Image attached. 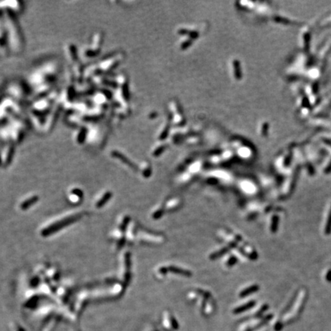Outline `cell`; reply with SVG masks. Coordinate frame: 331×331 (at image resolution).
Listing matches in <instances>:
<instances>
[{
    "mask_svg": "<svg viewBox=\"0 0 331 331\" xmlns=\"http://www.w3.org/2000/svg\"><path fill=\"white\" fill-rule=\"evenodd\" d=\"M167 269L168 271H171V272L176 274V275H183V277H191V272L186 271L185 269L183 270L182 268H178V267H176V266H169V267H167Z\"/></svg>",
    "mask_w": 331,
    "mask_h": 331,
    "instance_id": "obj_1",
    "label": "cell"
},
{
    "mask_svg": "<svg viewBox=\"0 0 331 331\" xmlns=\"http://www.w3.org/2000/svg\"><path fill=\"white\" fill-rule=\"evenodd\" d=\"M228 251H229V248H228L227 247H226V248H222V249H219V250L216 251V252L211 254L209 256L210 259H212V260H215V259L218 258L220 256L223 255L224 254H226V252H228Z\"/></svg>",
    "mask_w": 331,
    "mask_h": 331,
    "instance_id": "obj_2",
    "label": "cell"
},
{
    "mask_svg": "<svg viewBox=\"0 0 331 331\" xmlns=\"http://www.w3.org/2000/svg\"><path fill=\"white\" fill-rule=\"evenodd\" d=\"M258 290V285H251L249 287H246L245 289H244L243 291H241V292L240 293V295L241 297H245L246 295H248L251 293L255 292L256 291Z\"/></svg>",
    "mask_w": 331,
    "mask_h": 331,
    "instance_id": "obj_3",
    "label": "cell"
},
{
    "mask_svg": "<svg viewBox=\"0 0 331 331\" xmlns=\"http://www.w3.org/2000/svg\"><path fill=\"white\" fill-rule=\"evenodd\" d=\"M180 203H181V202H180L179 199H173L170 202L167 203V205H166V209H167L168 210H169V211H172V210L174 209H176L179 207Z\"/></svg>",
    "mask_w": 331,
    "mask_h": 331,
    "instance_id": "obj_4",
    "label": "cell"
},
{
    "mask_svg": "<svg viewBox=\"0 0 331 331\" xmlns=\"http://www.w3.org/2000/svg\"><path fill=\"white\" fill-rule=\"evenodd\" d=\"M237 261V259L235 257L234 255H230L226 259L225 261V265L227 267V268H231L235 264V262Z\"/></svg>",
    "mask_w": 331,
    "mask_h": 331,
    "instance_id": "obj_5",
    "label": "cell"
},
{
    "mask_svg": "<svg viewBox=\"0 0 331 331\" xmlns=\"http://www.w3.org/2000/svg\"><path fill=\"white\" fill-rule=\"evenodd\" d=\"M163 214V207H158L157 208V209L154 210L153 213V217L154 219H157V218H160L161 216Z\"/></svg>",
    "mask_w": 331,
    "mask_h": 331,
    "instance_id": "obj_6",
    "label": "cell"
}]
</instances>
